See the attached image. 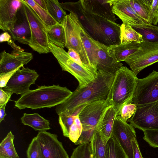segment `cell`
Returning a JSON list of instances; mask_svg holds the SVG:
<instances>
[{
  "label": "cell",
  "instance_id": "38",
  "mask_svg": "<svg viewBox=\"0 0 158 158\" xmlns=\"http://www.w3.org/2000/svg\"><path fill=\"white\" fill-rule=\"evenodd\" d=\"M143 131L144 140L151 147L158 148V131L146 130Z\"/></svg>",
  "mask_w": 158,
  "mask_h": 158
},
{
  "label": "cell",
  "instance_id": "32",
  "mask_svg": "<svg viewBox=\"0 0 158 158\" xmlns=\"http://www.w3.org/2000/svg\"><path fill=\"white\" fill-rule=\"evenodd\" d=\"M106 158H128L123 149L116 139L111 135L107 143Z\"/></svg>",
  "mask_w": 158,
  "mask_h": 158
},
{
  "label": "cell",
  "instance_id": "13",
  "mask_svg": "<svg viewBox=\"0 0 158 158\" xmlns=\"http://www.w3.org/2000/svg\"><path fill=\"white\" fill-rule=\"evenodd\" d=\"M39 75L35 70L23 67L12 75L4 90L22 95L30 90V86L35 84Z\"/></svg>",
  "mask_w": 158,
  "mask_h": 158
},
{
  "label": "cell",
  "instance_id": "44",
  "mask_svg": "<svg viewBox=\"0 0 158 158\" xmlns=\"http://www.w3.org/2000/svg\"><path fill=\"white\" fill-rule=\"evenodd\" d=\"M18 70H15L7 73L0 74V87L2 88L5 87L11 77Z\"/></svg>",
  "mask_w": 158,
  "mask_h": 158
},
{
  "label": "cell",
  "instance_id": "20",
  "mask_svg": "<svg viewBox=\"0 0 158 158\" xmlns=\"http://www.w3.org/2000/svg\"><path fill=\"white\" fill-rule=\"evenodd\" d=\"M117 113L112 105L108 106L103 112L98 127L104 143L106 144L112 135L114 121Z\"/></svg>",
  "mask_w": 158,
  "mask_h": 158
},
{
  "label": "cell",
  "instance_id": "45",
  "mask_svg": "<svg viewBox=\"0 0 158 158\" xmlns=\"http://www.w3.org/2000/svg\"><path fill=\"white\" fill-rule=\"evenodd\" d=\"M134 158H143L136 139L132 141Z\"/></svg>",
  "mask_w": 158,
  "mask_h": 158
},
{
  "label": "cell",
  "instance_id": "46",
  "mask_svg": "<svg viewBox=\"0 0 158 158\" xmlns=\"http://www.w3.org/2000/svg\"><path fill=\"white\" fill-rule=\"evenodd\" d=\"M10 35L8 32H4L1 34L0 36V42H9L11 40Z\"/></svg>",
  "mask_w": 158,
  "mask_h": 158
},
{
  "label": "cell",
  "instance_id": "17",
  "mask_svg": "<svg viewBox=\"0 0 158 158\" xmlns=\"http://www.w3.org/2000/svg\"><path fill=\"white\" fill-rule=\"evenodd\" d=\"M112 5L113 13L122 21L131 26L147 23L141 18L131 6L130 0H109Z\"/></svg>",
  "mask_w": 158,
  "mask_h": 158
},
{
  "label": "cell",
  "instance_id": "42",
  "mask_svg": "<svg viewBox=\"0 0 158 158\" xmlns=\"http://www.w3.org/2000/svg\"><path fill=\"white\" fill-rule=\"evenodd\" d=\"M67 53L69 56L76 62L77 63L89 69L97 71L96 69L90 68L85 64L82 62L79 54L74 50L72 49H69Z\"/></svg>",
  "mask_w": 158,
  "mask_h": 158
},
{
  "label": "cell",
  "instance_id": "26",
  "mask_svg": "<svg viewBox=\"0 0 158 158\" xmlns=\"http://www.w3.org/2000/svg\"><path fill=\"white\" fill-rule=\"evenodd\" d=\"M120 40L123 44L135 42L139 44L143 41L142 35L130 25L123 23L120 25Z\"/></svg>",
  "mask_w": 158,
  "mask_h": 158
},
{
  "label": "cell",
  "instance_id": "2",
  "mask_svg": "<svg viewBox=\"0 0 158 158\" xmlns=\"http://www.w3.org/2000/svg\"><path fill=\"white\" fill-rule=\"evenodd\" d=\"M70 12L75 14L81 24L95 40L107 46L121 44L120 24L85 12L78 1L72 6Z\"/></svg>",
  "mask_w": 158,
  "mask_h": 158
},
{
  "label": "cell",
  "instance_id": "11",
  "mask_svg": "<svg viewBox=\"0 0 158 158\" xmlns=\"http://www.w3.org/2000/svg\"><path fill=\"white\" fill-rule=\"evenodd\" d=\"M127 122L134 128L143 131H158V101L137 106L135 113Z\"/></svg>",
  "mask_w": 158,
  "mask_h": 158
},
{
  "label": "cell",
  "instance_id": "34",
  "mask_svg": "<svg viewBox=\"0 0 158 158\" xmlns=\"http://www.w3.org/2000/svg\"><path fill=\"white\" fill-rule=\"evenodd\" d=\"M71 158H94L90 143L78 145L73 149Z\"/></svg>",
  "mask_w": 158,
  "mask_h": 158
},
{
  "label": "cell",
  "instance_id": "27",
  "mask_svg": "<svg viewBox=\"0 0 158 158\" xmlns=\"http://www.w3.org/2000/svg\"><path fill=\"white\" fill-rule=\"evenodd\" d=\"M142 36L143 41L158 42V26L152 24H135L131 26Z\"/></svg>",
  "mask_w": 158,
  "mask_h": 158
},
{
  "label": "cell",
  "instance_id": "23",
  "mask_svg": "<svg viewBox=\"0 0 158 158\" xmlns=\"http://www.w3.org/2000/svg\"><path fill=\"white\" fill-rule=\"evenodd\" d=\"M80 29L81 37L91 64L96 69L97 52L100 42L91 36L81 23Z\"/></svg>",
  "mask_w": 158,
  "mask_h": 158
},
{
  "label": "cell",
  "instance_id": "30",
  "mask_svg": "<svg viewBox=\"0 0 158 158\" xmlns=\"http://www.w3.org/2000/svg\"><path fill=\"white\" fill-rule=\"evenodd\" d=\"M47 11L57 23H62L67 15L61 3L57 0H45Z\"/></svg>",
  "mask_w": 158,
  "mask_h": 158
},
{
  "label": "cell",
  "instance_id": "48",
  "mask_svg": "<svg viewBox=\"0 0 158 158\" xmlns=\"http://www.w3.org/2000/svg\"><path fill=\"white\" fill-rule=\"evenodd\" d=\"M34 0L40 6L47 11V6L45 0Z\"/></svg>",
  "mask_w": 158,
  "mask_h": 158
},
{
  "label": "cell",
  "instance_id": "36",
  "mask_svg": "<svg viewBox=\"0 0 158 158\" xmlns=\"http://www.w3.org/2000/svg\"><path fill=\"white\" fill-rule=\"evenodd\" d=\"M27 158H42L40 142L36 136L31 140L27 151Z\"/></svg>",
  "mask_w": 158,
  "mask_h": 158
},
{
  "label": "cell",
  "instance_id": "9",
  "mask_svg": "<svg viewBox=\"0 0 158 158\" xmlns=\"http://www.w3.org/2000/svg\"><path fill=\"white\" fill-rule=\"evenodd\" d=\"M141 48L125 61L137 75L144 68L158 62V42L143 41Z\"/></svg>",
  "mask_w": 158,
  "mask_h": 158
},
{
  "label": "cell",
  "instance_id": "35",
  "mask_svg": "<svg viewBox=\"0 0 158 158\" xmlns=\"http://www.w3.org/2000/svg\"><path fill=\"white\" fill-rule=\"evenodd\" d=\"M81 110L76 115L74 122L71 127L69 131L68 138L74 143L79 138L82 130V124L79 116Z\"/></svg>",
  "mask_w": 158,
  "mask_h": 158
},
{
  "label": "cell",
  "instance_id": "3",
  "mask_svg": "<svg viewBox=\"0 0 158 158\" xmlns=\"http://www.w3.org/2000/svg\"><path fill=\"white\" fill-rule=\"evenodd\" d=\"M72 93L67 88L59 85L38 86L22 95L15 105L20 110L50 108L65 102Z\"/></svg>",
  "mask_w": 158,
  "mask_h": 158
},
{
  "label": "cell",
  "instance_id": "7",
  "mask_svg": "<svg viewBox=\"0 0 158 158\" xmlns=\"http://www.w3.org/2000/svg\"><path fill=\"white\" fill-rule=\"evenodd\" d=\"M50 52L57 60L62 69L73 76L79 83V87L85 86L97 77L98 71L85 67L75 62L64 48L49 43Z\"/></svg>",
  "mask_w": 158,
  "mask_h": 158
},
{
  "label": "cell",
  "instance_id": "5",
  "mask_svg": "<svg viewBox=\"0 0 158 158\" xmlns=\"http://www.w3.org/2000/svg\"><path fill=\"white\" fill-rule=\"evenodd\" d=\"M111 105L107 98L88 103L82 108L79 116L82 126V131L75 144L79 145L90 142L94 132L98 130L103 112Z\"/></svg>",
  "mask_w": 158,
  "mask_h": 158
},
{
  "label": "cell",
  "instance_id": "12",
  "mask_svg": "<svg viewBox=\"0 0 158 158\" xmlns=\"http://www.w3.org/2000/svg\"><path fill=\"white\" fill-rule=\"evenodd\" d=\"M112 135L118 142L128 158H134L132 141L136 139L134 127L117 115L114 121Z\"/></svg>",
  "mask_w": 158,
  "mask_h": 158
},
{
  "label": "cell",
  "instance_id": "37",
  "mask_svg": "<svg viewBox=\"0 0 158 158\" xmlns=\"http://www.w3.org/2000/svg\"><path fill=\"white\" fill-rule=\"evenodd\" d=\"M137 107V105L133 103L126 104L122 107L118 115L122 119L127 122L133 115Z\"/></svg>",
  "mask_w": 158,
  "mask_h": 158
},
{
  "label": "cell",
  "instance_id": "40",
  "mask_svg": "<svg viewBox=\"0 0 158 158\" xmlns=\"http://www.w3.org/2000/svg\"><path fill=\"white\" fill-rule=\"evenodd\" d=\"M14 135L10 131L0 143V149H6L14 146Z\"/></svg>",
  "mask_w": 158,
  "mask_h": 158
},
{
  "label": "cell",
  "instance_id": "47",
  "mask_svg": "<svg viewBox=\"0 0 158 158\" xmlns=\"http://www.w3.org/2000/svg\"><path fill=\"white\" fill-rule=\"evenodd\" d=\"M6 104H4L0 107V123L5 120V117L6 115L5 111Z\"/></svg>",
  "mask_w": 158,
  "mask_h": 158
},
{
  "label": "cell",
  "instance_id": "4",
  "mask_svg": "<svg viewBox=\"0 0 158 158\" xmlns=\"http://www.w3.org/2000/svg\"><path fill=\"white\" fill-rule=\"evenodd\" d=\"M138 78L133 72L122 66L115 73L107 98L113 106L118 115L122 107L133 103V97Z\"/></svg>",
  "mask_w": 158,
  "mask_h": 158
},
{
  "label": "cell",
  "instance_id": "29",
  "mask_svg": "<svg viewBox=\"0 0 158 158\" xmlns=\"http://www.w3.org/2000/svg\"><path fill=\"white\" fill-rule=\"evenodd\" d=\"M94 158H106V144L104 143L99 131L97 130L90 143Z\"/></svg>",
  "mask_w": 158,
  "mask_h": 158
},
{
  "label": "cell",
  "instance_id": "14",
  "mask_svg": "<svg viewBox=\"0 0 158 158\" xmlns=\"http://www.w3.org/2000/svg\"><path fill=\"white\" fill-rule=\"evenodd\" d=\"M36 137L40 143L42 158H69L56 135L42 131Z\"/></svg>",
  "mask_w": 158,
  "mask_h": 158
},
{
  "label": "cell",
  "instance_id": "33",
  "mask_svg": "<svg viewBox=\"0 0 158 158\" xmlns=\"http://www.w3.org/2000/svg\"><path fill=\"white\" fill-rule=\"evenodd\" d=\"M33 9L47 26L54 25L57 23L48 12L40 6L34 0H23Z\"/></svg>",
  "mask_w": 158,
  "mask_h": 158
},
{
  "label": "cell",
  "instance_id": "8",
  "mask_svg": "<svg viewBox=\"0 0 158 158\" xmlns=\"http://www.w3.org/2000/svg\"><path fill=\"white\" fill-rule=\"evenodd\" d=\"M62 24L64 31L65 47L76 51L85 65L90 68L96 69L91 64L84 46L80 35L81 22L77 16L73 13H70Z\"/></svg>",
  "mask_w": 158,
  "mask_h": 158
},
{
  "label": "cell",
  "instance_id": "25",
  "mask_svg": "<svg viewBox=\"0 0 158 158\" xmlns=\"http://www.w3.org/2000/svg\"><path fill=\"white\" fill-rule=\"evenodd\" d=\"M47 34L49 42L64 49L65 39L64 29L62 23H57L47 26Z\"/></svg>",
  "mask_w": 158,
  "mask_h": 158
},
{
  "label": "cell",
  "instance_id": "16",
  "mask_svg": "<svg viewBox=\"0 0 158 158\" xmlns=\"http://www.w3.org/2000/svg\"><path fill=\"white\" fill-rule=\"evenodd\" d=\"M22 6L20 0H0V28L8 32L18 19V12Z\"/></svg>",
  "mask_w": 158,
  "mask_h": 158
},
{
  "label": "cell",
  "instance_id": "41",
  "mask_svg": "<svg viewBox=\"0 0 158 158\" xmlns=\"http://www.w3.org/2000/svg\"><path fill=\"white\" fill-rule=\"evenodd\" d=\"M0 158H20L14 146L6 149H0Z\"/></svg>",
  "mask_w": 158,
  "mask_h": 158
},
{
  "label": "cell",
  "instance_id": "22",
  "mask_svg": "<svg viewBox=\"0 0 158 158\" xmlns=\"http://www.w3.org/2000/svg\"><path fill=\"white\" fill-rule=\"evenodd\" d=\"M140 44L133 42L128 44L110 46H108V52L116 62L124 61L141 48Z\"/></svg>",
  "mask_w": 158,
  "mask_h": 158
},
{
  "label": "cell",
  "instance_id": "31",
  "mask_svg": "<svg viewBox=\"0 0 158 158\" xmlns=\"http://www.w3.org/2000/svg\"><path fill=\"white\" fill-rule=\"evenodd\" d=\"M83 107L80 108L72 114L66 110L59 115V123L64 136L69 137L70 128L74 122L76 115Z\"/></svg>",
  "mask_w": 158,
  "mask_h": 158
},
{
  "label": "cell",
  "instance_id": "24",
  "mask_svg": "<svg viewBox=\"0 0 158 158\" xmlns=\"http://www.w3.org/2000/svg\"><path fill=\"white\" fill-rule=\"evenodd\" d=\"M21 119L24 125L29 126L36 131H46L51 129L49 121L37 113H24Z\"/></svg>",
  "mask_w": 158,
  "mask_h": 158
},
{
  "label": "cell",
  "instance_id": "15",
  "mask_svg": "<svg viewBox=\"0 0 158 158\" xmlns=\"http://www.w3.org/2000/svg\"><path fill=\"white\" fill-rule=\"evenodd\" d=\"M32 54L24 50H13L11 53L2 51L0 56V74L19 70L33 59Z\"/></svg>",
  "mask_w": 158,
  "mask_h": 158
},
{
  "label": "cell",
  "instance_id": "28",
  "mask_svg": "<svg viewBox=\"0 0 158 158\" xmlns=\"http://www.w3.org/2000/svg\"><path fill=\"white\" fill-rule=\"evenodd\" d=\"M131 4L141 18L148 24H152L150 19L152 0H130Z\"/></svg>",
  "mask_w": 158,
  "mask_h": 158
},
{
  "label": "cell",
  "instance_id": "18",
  "mask_svg": "<svg viewBox=\"0 0 158 158\" xmlns=\"http://www.w3.org/2000/svg\"><path fill=\"white\" fill-rule=\"evenodd\" d=\"M83 10L86 12L101 17L115 22V15L112 10V5L109 0H79Z\"/></svg>",
  "mask_w": 158,
  "mask_h": 158
},
{
  "label": "cell",
  "instance_id": "1",
  "mask_svg": "<svg viewBox=\"0 0 158 158\" xmlns=\"http://www.w3.org/2000/svg\"><path fill=\"white\" fill-rule=\"evenodd\" d=\"M97 77L85 86H78L71 95L56 108L59 115L65 110L73 114L87 104L107 98L115 74L98 71Z\"/></svg>",
  "mask_w": 158,
  "mask_h": 158
},
{
  "label": "cell",
  "instance_id": "21",
  "mask_svg": "<svg viewBox=\"0 0 158 158\" xmlns=\"http://www.w3.org/2000/svg\"><path fill=\"white\" fill-rule=\"evenodd\" d=\"M22 18H18L14 27L8 32L12 39L21 44L29 45L31 40V33L28 23L21 8Z\"/></svg>",
  "mask_w": 158,
  "mask_h": 158
},
{
  "label": "cell",
  "instance_id": "10",
  "mask_svg": "<svg viewBox=\"0 0 158 158\" xmlns=\"http://www.w3.org/2000/svg\"><path fill=\"white\" fill-rule=\"evenodd\" d=\"M132 100L137 106L158 101V71L153 70L147 77L138 78Z\"/></svg>",
  "mask_w": 158,
  "mask_h": 158
},
{
  "label": "cell",
  "instance_id": "39",
  "mask_svg": "<svg viewBox=\"0 0 158 158\" xmlns=\"http://www.w3.org/2000/svg\"><path fill=\"white\" fill-rule=\"evenodd\" d=\"M150 19L152 24L156 26L158 23V0H152L151 6Z\"/></svg>",
  "mask_w": 158,
  "mask_h": 158
},
{
  "label": "cell",
  "instance_id": "43",
  "mask_svg": "<svg viewBox=\"0 0 158 158\" xmlns=\"http://www.w3.org/2000/svg\"><path fill=\"white\" fill-rule=\"evenodd\" d=\"M13 93L11 92L4 90L2 88H0V107L6 104L11 100L10 97Z\"/></svg>",
  "mask_w": 158,
  "mask_h": 158
},
{
  "label": "cell",
  "instance_id": "6",
  "mask_svg": "<svg viewBox=\"0 0 158 158\" xmlns=\"http://www.w3.org/2000/svg\"><path fill=\"white\" fill-rule=\"evenodd\" d=\"M21 10L29 24L31 33V40L29 46L40 54L50 52L47 34V27L33 9L23 0Z\"/></svg>",
  "mask_w": 158,
  "mask_h": 158
},
{
  "label": "cell",
  "instance_id": "19",
  "mask_svg": "<svg viewBox=\"0 0 158 158\" xmlns=\"http://www.w3.org/2000/svg\"><path fill=\"white\" fill-rule=\"evenodd\" d=\"M108 46L100 43L97 52L96 69L97 71L115 74L123 64L113 59L108 52Z\"/></svg>",
  "mask_w": 158,
  "mask_h": 158
}]
</instances>
